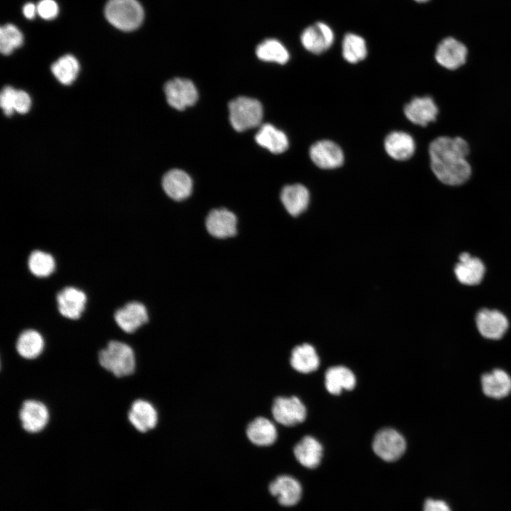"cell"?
<instances>
[{
  "mask_svg": "<svg viewBox=\"0 0 511 511\" xmlns=\"http://www.w3.org/2000/svg\"><path fill=\"white\" fill-rule=\"evenodd\" d=\"M469 153V144L462 137L436 138L429 145L430 167L434 175L446 185L465 183L472 172L467 160Z\"/></svg>",
  "mask_w": 511,
  "mask_h": 511,
  "instance_id": "cell-1",
  "label": "cell"
},
{
  "mask_svg": "<svg viewBox=\"0 0 511 511\" xmlns=\"http://www.w3.org/2000/svg\"><path fill=\"white\" fill-rule=\"evenodd\" d=\"M99 365L116 378L133 374L136 370V356L128 344L116 340L110 341L98 353Z\"/></svg>",
  "mask_w": 511,
  "mask_h": 511,
  "instance_id": "cell-2",
  "label": "cell"
},
{
  "mask_svg": "<svg viewBox=\"0 0 511 511\" xmlns=\"http://www.w3.org/2000/svg\"><path fill=\"white\" fill-rule=\"evenodd\" d=\"M104 14L111 25L123 31L137 29L144 17L143 9L137 0H109Z\"/></svg>",
  "mask_w": 511,
  "mask_h": 511,
  "instance_id": "cell-3",
  "label": "cell"
},
{
  "mask_svg": "<svg viewBox=\"0 0 511 511\" xmlns=\"http://www.w3.org/2000/svg\"><path fill=\"white\" fill-rule=\"evenodd\" d=\"M229 121L237 131H243L258 126L263 119V107L257 99L239 97L229 104Z\"/></svg>",
  "mask_w": 511,
  "mask_h": 511,
  "instance_id": "cell-4",
  "label": "cell"
},
{
  "mask_svg": "<svg viewBox=\"0 0 511 511\" xmlns=\"http://www.w3.org/2000/svg\"><path fill=\"white\" fill-rule=\"evenodd\" d=\"M372 445L375 454L386 461L397 460L406 449L404 437L390 428L380 430L374 436Z\"/></svg>",
  "mask_w": 511,
  "mask_h": 511,
  "instance_id": "cell-5",
  "label": "cell"
},
{
  "mask_svg": "<svg viewBox=\"0 0 511 511\" xmlns=\"http://www.w3.org/2000/svg\"><path fill=\"white\" fill-rule=\"evenodd\" d=\"M271 411L277 422L288 427L300 424L307 416L304 405L295 396L277 397L273 400Z\"/></svg>",
  "mask_w": 511,
  "mask_h": 511,
  "instance_id": "cell-6",
  "label": "cell"
},
{
  "mask_svg": "<svg viewBox=\"0 0 511 511\" xmlns=\"http://www.w3.org/2000/svg\"><path fill=\"white\" fill-rule=\"evenodd\" d=\"M18 418L22 428L31 434L43 431L50 419L48 407L41 401L28 399L21 404Z\"/></svg>",
  "mask_w": 511,
  "mask_h": 511,
  "instance_id": "cell-7",
  "label": "cell"
},
{
  "mask_svg": "<svg viewBox=\"0 0 511 511\" xmlns=\"http://www.w3.org/2000/svg\"><path fill=\"white\" fill-rule=\"evenodd\" d=\"M467 56L466 46L453 37L444 38L437 45L434 54L436 62L449 70H455L463 66Z\"/></svg>",
  "mask_w": 511,
  "mask_h": 511,
  "instance_id": "cell-8",
  "label": "cell"
},
{
  "mask_svg": "<svg viewBox=\"0 0 511 511\" xmlns=\"http://www.w3.org/2000/svg\"><path fill=\"white\" fill-rule=\"evenodd\" d=\"M164 91L168 104L178 110L192 106L198 98L196 87L187 79L175 78L168 81Z\"/></svg>",
  "mask_w": 511,
  "mask_h": 511,
  "instance_id": "cell-9",
  "label": "cell"
},
{
  "mask_svg": "<svg viewBox=\"0 0 511 511\" xmlns=\"http://www.w3.org/2000/svg\"><path fill=\"white\" fill-rule=\"evenodd\" d=\"M312 161L319 168L330 170L341 167L344 155L341 147L330 140L317 141L309 148Z\"/></svg>",
  "mask_w": 511,
  "mask_h": 511,
  "instance_id": "cell-10",
  "label": "cell"
},
{
  "mask_svg": "<svg viewBox=\"0 0 511 511\" xmlns=\"http://www.w3.org/2000/svg\"><path fill=\"white\" fill-rule=\"evenodd\" d=\"M404 114L412 123L426 126L436 120L439 109L432 97H417L405 104Z\"/></svg>",
  "mask_w": 511,
  "mask_h": 511,
  "instance_id": "cell-11",
  "label": "cell"
},
{
  "mask_svg": "<svg viewBox=\"0 0 511 511\" xmlns=\"http://www.w3.org/2000/svg\"><path fill=\"white\" fill-rule=\"evenodd\" d=\"M127 417L134 429L141 433L154 429L158 422L156 408L151 402L143 399H137L132 402Z\"/></svg>",
  "mask_w": 511,
  "mask_h": 511,
  "instance_id": "cell-12",
  "label": "cell"
},
{
  "mask_svg": "<svg viewBox=\"0 0 511 511\" xmlns=\"http://www.w3.org/2000/svg\"><path fill=\"white\" fill-rule=\"evenodd\" d=\"M476 322L480 334L488 339L502 338L509 325L507 317L495 309H481L476 315Z\"/></svg>",
  "mask_w": 511,
  "mask_h": 511,
  "instance_id": "cell-13",
  "label": "cell"
},
{
  "mask_svg": "<svg viewBox=\"0 0 511 511\" xmlns=\"http://www.w3.org/2000/svg\"><path fill=\"white\" fill-rule=\"evenodd\" d=\"M334 39L332 30L322 22L307 27L301 35L303 46L314 54H321L327 50L333 44Z\"/></svg>",
  "mask_w": 511,
  "mask_h": 511,
  "instance_id": "cell-14",
  "label": "cell"
},
{
  "mask_svg": "<svg viewBox=\"0 0 511 511\" xmlns=\"http://www.w3.org/2000/svg\"><path fill=\"white\" fill-rule=\"evenodd\" d=\"M114 320L121 330L131 334L147 323L148 321V311L141 302H128L116 311Z\"/></svg>",
  "mask_w": 511,
  "mask_h": 511,
  "instance_id": "cell-15",
  "label": "cell"
},
{
  "mask_svg": "<svg viewBox=\"0 0 511 511\" xmlns=\"http://www.w3.org/2000/svg\"><path fill=\"white\" fill-rule=\"evenodd\" d=\"M236 215L226 209L211 210L206 219L207 231L214 237L224 238L236 233Z\"/></svg>",
  "mask_w": 511,
  "mask_h": 511,
  "instance_id": "cell-16",
  "label": "cell"
},
{
  "mask_svg": "<svg viewBox=\"0 0 511 511\" xmlns=\"http://www.w3.org/2000/svg\"><path fill=\"white\" fill-rule=\"evenodd\" d=\"M87 297L84 292L73 287L62 289L57 295V307L60 313L70 319H79L83 313Z\"/></svg>",
  "mask_w": 511,
  "mask_h": 511,
  "instance_id": "cell-17",
  "label": "cell"
},
{
  "mask_svg": "<svg viewBox=\"0 0 511 511\" xmlns=\"http://www.w3.org/2000/svg\"><path fill=\"white\" fill-rule=\"evenodd\" d=\"M269 491L282 505L292 506L301 498L302 486L295 478L283 475L270 483Z\"/></svg>",
  "mask_w": 511,
  "mask_h": 511,
  "instance_id": "cell-18",
  "label": "cell"
},
{
  "mask_svg": "<svg viewBox=\"0 0 511 511\" xmlns=\"http://www.w3.org/2000/svg\"><path fill=\"white\" fill-rule=\"evenodd\" d=\"M384 148L388 155L396 160L410 159L415 152V141L409 133L395 131L385 138Z\"/></svg>",
  "mask_w": 511,
  "mask_h": 511,
  "instance_id": "cell-19",
  "label": "cell"
},
{
  "mask_svg": "<svg viewBox=\"0 0 511 511\" xmlns=\"http://www.w3.org/2000/svg\"><path fill=\"white\" fill-rule=\"evenodd\" d=\"M165 192L172 199L180 201L192 193V181L185 171L173 169L165 174L162 180Z\"/></svg>",
  "mask_w": 511,
  "mask_h": 511,
  "instance_id": "cell-20",
  "label": "cell"
},
{
  "mask_svg": "<svg viewBox=\"0 0 511 511\" xmlns=\"http://www.w3.org/2000/svg\"><path fill=\"white\" fill-rule=\"evenodd\" d=\"M454 273L461 283L475 285L482 281L485 266L478 258L472 257L468 253H463L459 256V262L454 268Z\"/></svg>",
  "mask_w": 511,
  "mask_h": 511,
  "instance_id": "cell-21",
  "label": "cell"
},
{
  "mask_svg": "<svg viewBox=\"0 0 511 511\" xmlns=\"http://www.w3.org/2000/svg\"><path fill=\"white\" fill-rule=\"evenodd\" d=\"M246 436L253 444L259 446L272 445L278 438L275 425L269 419L258 417L246 427Z\"/></svg>",
  "mask_w": 511,
  "mask_h": 511,
  "instance_id": "cell-22",
  "label": "cell"
},
{
  "mask_svg": "<svg viewBox=\"0 0 511 511\" xmlns=\"http://www.w3.org/2000/svg\"><path fill=\"white\" fill-rule=\"evenodd\" d=\"M280 199L287 212L297 216L307 209L309 202V192L301 184L289 185L282 188Z\"/></svg>",
  "mask_w": 511,
  "mask_h": 511,
  "instance_id": "cell-23",
  "label": "cell"
},
{
  "mask_svg": "<svg viewBox=\"0 0 511 511\" xmlns=\"http://www.w3.org/2000/svg\"><path fill=\"white\" fill-rule=\"evenodd\" d=\"M481 385L486 396L500 399L511 392V377L502 369H494L482 375Z\"/></svg>",
  "mask_w": 511,
  "mask_h": 511,
  "instance_id": "cell-24",
  "label": "cell"
},
{
  "mask_svg": "<svg viewBox=\"0 0 511 511\" xmlns=\"http://www.w3.org/2000/svg\"><path fill=\"white\" fill-rule=\"evenodd\" d=\"M323 453L321 444L313 436H304L294 447V454L300 464L314 468L319 464Z\"/></svg>",
  "mask_w": 511,
  "mask_h": 511,
  "instance_id": "cell-25",
  "label": "cell"
},
{
  "mask_svg": "<svg viewBox=\"0 0 511 511\" xmlns=\"http://www.w3.org/2000/svg\"><path fill=\"white\" fill-rule=\"evenodd\" d=\"M45 340L41 334L32 329L23 331L17 338L16 350L23 358L33 360L43 353Z\"/></svg>",
  "mask_w": 511,
  "mask_h": 511,
  "instance_id": "cell-26",
  "label": "cell"
},
{
  "mask_svg": "<svg viewBox=\"0 0 511 511\" xmlns=\"http://www.w3.org/2000/svg\"><path fill=\"white\" fill-rule=\"evenodd\" d=\"M255 139L260 146L275 154L285 152L289 146V141L285 133L269 123L260 126Z\"/></svg>",
  "mask_w": 511,
  "mask_h": 511,
  "instance_id": "cell-27",
  "label": "cell"
},
{
  "mask_svg": "<svg viewBox=\"0 0 511 511\" xmlns=\"http://www.w3.org/2000/svg\"><path fill=\"white\" fill-rule=\"evenodd\" d=\"M325 385L329 392L339 395L342 390H351L356 385L353 373L344 366H334L325 373Z\"/></svg>",
  "mask_w": 511,
  "mask_h": 511,
  "instance_id": "cell-28",
  "label": "cell"
},
{
  "mask_svg": "<svg viewBox=\"0 0 511 511\" xmlns=\"http://www.w3.org/2000/svg\"><path fill=\"white\" fill-rule=\"evenodd\" d=\"M290 364L297 371L309 373L317 369L319 358L314 348L309 344L296 346L291 352Z\"/></svg>",
  "mask_w": 511,
  "mask_h": 511,
  "instance_id": "cell-29",
  "label": "cell"
},
{
  "mask_svg": "<svg viewBox=\"0 0 511 511\" xmlns=\"http://www.w3.org/2000/svg\"><path fill=\"white\" fill-rule=\"evenodd\" d=\"M257 57L263 61L274 62L279 64L286 63L290 57L285 46L278 40L268 39L260 43L256 48Z\"/></svg>",
  "mask_w": 511,
  "mask_h": 511,
  "instance_id": "cell-30",
  "label": "cell"
},
{
  "mask_svg": "<svg viewBox=\"0 0 511 511\" xmlns=\"http://www.w3.org/2000/svg\"><path fill=\"white\" fill-rule=\"evenodd\" d=\"M79 70V62L71 55L61 57L51 66L53 74L63 84H71L76 79Z\"/></svg>",
  "mask_w": 511,
  "mask_h": 511,
  "instance_id": "cell-31",
  "label": "cell"
},
{
  "mask_svg": "<svg viewBox=\"0 0 511 511\" xmlns=\"http://www.w3.org/2000/svg\"><path fill=\"white\" fill-rule=\"evenodd\" d=\"M342 55L350 63H357L363 60L367 55L365 40L354 33L346 34L342 43Z\"/></svg>",
  "mask_w": 511,
  "mask_h": 511,
  "instance_id": "cell-32",
  "label": "cell"
},
{
  "mask_svg": "<svg viewBox=\"0 0 511 511\" xmlns=\"http://www.w3.org/2000/svg\"><path fill=\"white\" fill-rule=\"evenodd\" d=\"M28 268L34 275L47 277L54 271L55 263L50 254L41 251H34L29 256Z\"/></svg>",
  "mask_w": 511,
  "mask_h": 511,
  "instance_id": "cell-33",
  "label": "cell"
},
{
  "mask_svg": "<svg viewBox=\"0 0 511 511\" xmlns=\"http://www.w3.org/2000/svg\"><path fill=\"white\" fill-rule=\"evenodd\" d=\"M23 41L22 33L13 24H6L0 28V50L5 55L20 47Z\"/></svg>",
  "mask_w": 511,
  "mask_h": 511,
  "instance_id": "cell-34",
  "label": "cell"
},
{
  "mask_svg": "<svg viewBox=\"0 0 511 511\" xmlns=\"http://www.w3.org/2000/svg\"><path fill=\"white\" fill-rule=\"evenodd\" d=\"M36 6L37 13L43 19L51 20L58 14V6L54 0H40Z\"/></svg>",
  "mask_w": 511,
  "mask_h": 511,
  "instance_id": "cell-35",
  "label": "cell"
},
{
  "mask_svg": "<svg viewBox=\"0 0 511 511\" xmlns=\"http://www.w3.org/2000/svg\"><path fill=\"white\" fill-rule=\"evenodd\" d=\"M16 90L10 86L5 87L0 95V105L5 115L11 116L14 112L13 101Z\"/></svg>",
  "mask_w": 511,
  "mask_h": 511,
  "instance_id": "cell-36",
  "label": "cell"
},
{
  "mask_svg": "<svg viewBox=\"0 0 511 511\" xmlns=\"http://www.w3.org/2000/svg\"><path fill=\"white\" fill-rule=\"evenodd\" d=\"M31 100L28 93L22 90H16L13 110L19 114L27 113L31 107Z\"/></svg>",
  "mask_w": 511,
  "mask_h": 511,
  "instance_id": "cell-37",
  "label": "cell"
},
{
  "mask_svg": "<svg viewBox=\"0 0 511 511\" xmlns=\"http://www.w3.org/2000/svg\"><path fill=\"white\" fill-rule=\"evenodd\" d=\"M423 511H451L449 506L443 500L427 499L424 504Z\"/></svg>",
  "mask_w": 511,
  "mask_h": 511,
  "instance_id": "cell-38",
  "label": "cell"
},
{
  "mask_svg": "<svg viewBox=\"0 0 511 511\" xmlns=\"http://www.w3.org/2000/svg\"><path fill=\"white\" fill-rule=\"evenodd\" d=\"M23 13L25 17L28 19H32L37 13V6L33 3H27L23 7Z\"/></svg>",
  "mask_w": 511,
  "mask_h": 511,
  "instance_id": "cell-39",
  "label": "cell"
},
{
  "mask_svg": "<svg viewBox=\"0 0 511 511\" xmlns=\"http://www.w3.org/2000/svg\"><path fill=\"white\" fill-rule=\"evenodd\" d=\"M414 1H417V2H419V3H424V2L428 1L429 0H414Z\"/></svg>",
  "mask_w": 511,
  "mask_h": 511,
  "instance_id": "cell-40",
  "label": "cell"
}]
</instances>
